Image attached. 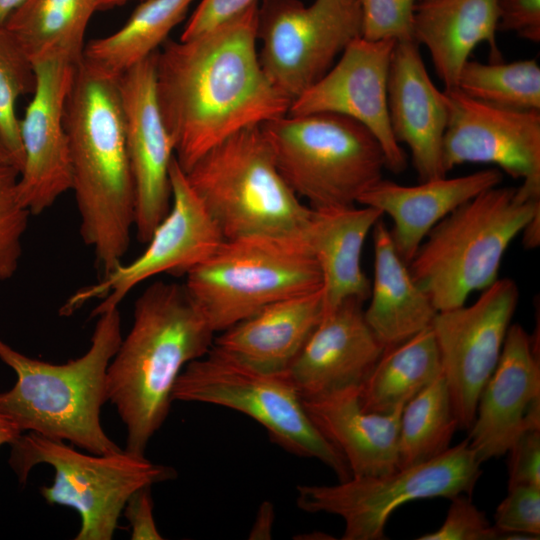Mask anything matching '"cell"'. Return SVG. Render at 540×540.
I'll return each mask as SVG.
<instances>
[{
	"label": "cell",
	"instance_id": "6da1fadb",
	"mask_svg": "<svg viewBox=\"0 0 540 540\" xmlns=\"http://www.w3.org/2000/svg\"><path fill=\"white\" fill-rule=\"evenodd\" d=\"M258 2L156 52L161 114L184 172L235 134L288 113L291 99L268 78L257 51Z\"/></svg>",
	"mask_w": 540,
	"mask_h": 540
},
{
	"label": "cell",
	"instance_id": "7a4b0ae2",
	"mask_svg": "<svg viewBox=\"0 0 540 540\" xmlns=\"http://www.w3.org/2000/svg\"><path fill=\"white\" fill-rule=\"evenodd\" d=\"M118 79L82 59L64 113L80 234L104 274L122 263L135 224Z\"/></svg>",
	"mask_w": 540,
	"mask_h": 540
},
{
	"label": "cell",
	"instance_id": "3957f363",
	"mask_svg": "<svg viewBox=\"0 0 540 540\" xmlns=\"http://www.w3.org/2000/svg\"><path fill=\"white\" fill-rule=\"evenodd\" d=\"M214 337L184 284L157 281L137 298L133 324L106 373L107 401L127 431L125 450L144 455L169 414L177 378Z\"/></svg>",
	"mask_w": 540,
	"mask_h": 540
},
{
	"label": "cell",
	"instance_id": "277c9868",
	"mask_svg": "<svg viewBox=\"0 0 540 540\" xmlns=\"http://www.w3.org/2000/svg\"><path fill=\"white\" fill-rule=\"evenodd\" d=\"M85 354L63 364L26 356L0 338V360L16 374L0 393V413L22 432H34L94 454L121 450L105 432L101 408L107 401L106 373L120 342L118 307L99 314Z\"/></svg>",
	"mask_w": 540,
	"mask_h": 540
},
{
	"label": "cell",
	"instance_id": "5b68a950",
	"mask_svg": "<svg viewBox=\"0 0 540 540\" xmlns=\"http://www.w3.org/2000/svg\"><path fill=\"white\" fill-rule=\"evenodd\" d=\"M538 214L540 198L520 187L487 189L431 229L408 264L410 273L437 311L462 306L498 279L507 248Z\"/></svg>",
	"mask_w": 540,
	"mask_h": 540
},
{
	"label": "cell",
	"instance_id": "8992f818",
	"mask_svg": "<svg viewBox=\"0 0 540 540\" xmlns=\"http://www.w3.org/2000/svg\"><path fill=\"white\" fill-rule=\"evenodd\" d=\"M185 174L225 240L306 234L313 209L280 174L260 126L231 135Z\"/></svg>",
	"mask_w": 540,
	"mask_h": 540
},
{
	"label": "cell",
	"instance_id": "52a82bcc",
	"mask_svg": "<svg viewBox=\"0 0 540 540\" xmlns=\"http://www.w3.org/2000/svg\"><path fill=\"white\" fill-rule=\"evenodd\" d=\"M185 276L186 289L215 334L272 303L322 287L306 234L224 240Z\"/></svg>",
	"mask_w": 540,
	"mask_h": 540
},
{
	"label": "cell",
	"instance_id": "ba28073f",
	"mask_svg": "<svg viewBox=\"0 0 540 540\" xmlns=\"http://www.w3.org/2000/svg\"><path fill=\"white\" fill-rule=\"evenodd\" d=\"M260 127L280 174L313 209L356 205L383 178L378 140L351 118L287 113Z\"/></svg>",
	"mask_w": 540,
	"mask_h": 540
},
{
	"label": "cell",
	"instance_id": "9c48e42d",
	"mask_svg": "<svg viewBox=\"0 0 540 540\" xmlns=\"http://www.w3.org/2000/svg\"><path fill=\"white\" fill-rule=\"evenodd\" d=\"M9 464L25 483L39 464L54 469L53 483L40 488L50 505L74 509L81 518L76 540H110L130 496L137 490L172 480L176 470L125 449L106 454L83 453L64 441L34 432L10 444Z\"/></svg>",
	"mask_w": 540,
	"mask_h": 540
},
{
	"label": "cell",
	"instance_id": "30bf717a",
	"mask_svg": "<svg viewBox=\"0 0 540 540\" xmlns=\"http://www.w3.org/2000/svg\"><path fill=\"white\" fill-rule=\"evenodd\" d=\"M172 399L241 412L263 426L287 452L322 462L339 481L351 477L344 457L311 421L287 372H261L211 347L185 366Z\"/></svg>",
	"mask_w": 540,
	"mask_h": 540
},
{
	"label": "cell",
	"instance_id": "8fae6325",
	"mask_svg": "<svg viewBox=\"0 0 540 540\" xmlns=\"http://www.w3.org/2000/svg\"><path fill=\"white\" fill-rule=\"evenodd\" d=\"M481 464L466 439L434 459L385 475L350 477L335 485H299L296 503L308 513L341 517L343 540H383L388 519L400 506L419 499L471 495Z\"/></svg>",
	"mask_w": 540,
	"mask_h": 540
},
{
	"label": "cell",
	"instance_id": "7c38bea8",
	"mask_svg": "<svg viewBox=\"0 0 540 540\" xmlns=\"http://www.w3.org/2000/svg\"><path fill=\"white\" fill-rule=\"evenodd\" d=\"M361 36L359 0H263L258 6L259 61L292 100L319 81Z\"/></svg>",
	"mask_w": 540,
	"mask_h": 540
},
{
	"label": "cell",
	"instance_id": "4fadbf2b",
	"mask_svg": "<svg viewBox=\"0 0 540 540\" xmlns=\"http://www.w3.org/2000/svg\"><path fill=\"white\" fill-rule=\"evenodd\" d=\"M171 206L154 229L145 250L133 261L117 265L97 283L80 288L59 310L69 316L93 299H102L92 317L117 308L137 285L163 274H183L205 261L225 240L205 206L173 159Z\"/></svg>",
	"mask_w": 540,
	"mask_h": 540
},
{
	"label": "cell",
	"instance_id": "5bb4252c",
	"mask_svg": "<svg viewBox=\"0 0 540 540\" xmlns=\"http://www.w3.org/2000/svg\"><path fill=\"white\" fill-rule=\"evenodd\" d=\"M482 291L469 306L438 311L431 325L459 429L468 430L474 421L520 295L509 278H498Z\"/></svg>",
	"mask_w": 540,
	"mask_h": 540
},
{
	"label": "cell",
	"instance_id": "9a60e30c",
	"mask_svg": "<svg viewBox=\"0 0 540 540\" xmlns=\"http://www.w3.org/2000/svg\"><path fill=\"white\" fill-rule=\"evenodd\" d=\"M448 122L442 141L447 173L464 163H489L521 179L520 188L540 198V111H519L444 90Z\"/></svg>",
	"mask_w": 540,
	"mask_h": 540
},
{
	"label": "cell",
	"instance_id": "2e32d148",
	"mask_svg": "<svg viewBox=\"0 0 540 540\" xmlns=\"http://www.w3.org/2000/svg\"><path fill=\"white\" fill-rule=\"evenodd\" d=\"M395 43L355 38L319 81L292 100L288 113H334L357 121L378 140L386 169L399 174L407 167V156L392 133L387 101Z\"/></svg>",
	"mask_w": 540,
	"mask_h": 540
},
{
	"label": "cell",
	"instance_id": "e0dca14e",
	"mask_svg": "<svg viewBox=\"0 0 540 540\" xmlns=\"http://www.w3.org/2000/svg\"><path fill=\"white\" fill-rule=\"evenodd\" d=\"M77 65L64 58L33 64L35 89L20 118L24 162L18 181L20 199L31 215L46 211L71 190L64 113Z\"/></svg>",
	"mask_w": 540,
	"mask_h": 540
},
{
	"label": "cell",
	"instance_id": "ac0fdd59",
	"mask_svg": "<svg viewBox=\"0 0 540 540\" xmlns=\"http://www.w3.org/2000/svg\"><path fill=\"white\" fill-rule=\"evenodd\" d=\"M156 52L119 79L126 145L135 190L137 239L147 243L171 206L174 145L156 92Z\"/></svg>",
	"mask_w": 540,
	"mask_h": 540
},
{
	"label": "cell",
	"instance_id": "d6986e66",
	"mask_svg": "<svg viewBox=\"0 0 540 540\" xmlns=\"http://www.w3.org/2000/svg\"><path fill=\"white\" fill-rule=\"evenodd\" d=\"M536 428H540L539 351L535 338L513 324L481 391L467 439L484 463L506 454L521 433Z\"/></svg>",
	"mask_w": 540,
	"mask_h": 540
},
{
	"label": "cell",
	"instance_id": "ffe728a7",
	"mask_svg": "<svg viewBox=\"0 0 540 540\" xmlns=\"http://www.w3.org/2000/svg\"><path fill=\"white\" fill-rule=\"evenodd\" d=\"M384 349L365 319L363 302L346 300L323 315L287 375L302 399L360 387Z\"/></svg>",
	"mask_w": 540,
	"mask_h": 540
},
{
	"label": "cell",
	"instance_id": "44dd1931",
	"mask_svg": "<svg viewBox=\"0 0 540 540\" xmlns=\"http://www.w3.org/2000/svg\"><path fill=\"white\" fill-rule=\"evenodd\" d=\"M387 101L392 133L399 144L409 148L419 180L446 176L442 165L448 122L446 95L432 82L414 40L395 43Z\"/></svg>",
	"mask_w": 540,
	"mask_h": 540
},
{
	"label": "cell",
	"instance_id": "7402d4cb",
	"mask_svg": "<svg viewBox=\"0 0 540 540\" xmlns=\"http://www.w3.org/2000/svg\"><path fill=\"white\" fill-rule=\"evenodd\" d=\"M502 179L498 168L454 178L443 176L413 186L382 178L360 197L358 204L378 209L391 218L395 248L409 264L437 223L480 193L500 185Z\"/></svg>",
	"mask_w": 540,
	"mask_h": 540
},
{
	"label": "cell",
	"instance_id": "603a6c76",
	"mask_svg": "<svg viewBox=\"0 0 540 540\" xmlns=\"http://www.w3.org/2000/svg\"><path fill=\"white\" fill-rule=\"evenodd\" d=\"M322 287L272 303L214 337L212 347L265 373L288 371L323 317Z\"/></svg>",
	"mask_w": 540,
	"mask_h": 540
},
{
	"label": "cell",
	"instance_id": "cb8c5ba5",
	"mask_svg": "<svg viewBox=\"0 0 540 540\" xmlns=\"http://www.w3.org/2000/svg\"><path fill=\"white\" fill-rule=\"evenodd\" d=\"M359 388L302 399L319 432L344 457L351 477L380 476L398 469L402 409L388 414L365 411Z\"/></svg>",
	"mask_w": 540,
	"mask_h": 540
},
{
	"label": "cell",
	"instance_id": "d4e9b609",
	"mask_svg": "<svg viewBox=\"0 0 540 540\" xmlns=\"http://www.w3.org/2000/svg\"><path fill=\"white\" fill-rule=\"evenodd\" d=\"M313 209L306 237L322 277L323 315L346 300L365 302L371 281L361 266L368 233L383 214L361 205Z\"/></svg>",
	"mask_w": 540,
	"mask_h": 540
},
{
	"label": "cell",
	"instance_id": "484cf974",
	"mask_svg": "<svg viewBox=\"0 0 540 540\" xmlns=\"http://www.w3.org/2000/svg\"><path fill=\"white\" fill-rule=\"evenodd\" d=\"M497 0H420L415 8L413 40L423 44L445 89L457 87L473 50L489 46L490 62L501 61L497 45Z\"/></svg>",
	"mask_w": 540,
	"mask_h": 540
},
{
	"label": "cell",
	"instance_id": "4316f807",
	"mask_svg": "<svg viewBox=\"0 0 540 540\" xmlns=\"http://www.w3.org/2000/svg\"><path fill=\"white\" fill-rule=\"evenodd\" d=\"M374 274L365 319L385 348L430 328L437 310L414 281L380 219L373 227Z\"/></svg>",
	"mask_w": 540,
	"mask_h": 540
},
{
	"label": "cell",
	"instance_id": "83f0119b",
	"mask_svg": "<svg viewBox=\"0 0 540 540\" xmlns=\"http://www.w3.org/2000/svg\"><path fill=\"white\" fill-rule=\"evenodd\" d=\"M95 0H24L4 27L31 62L64 58L79 64Z\"/></svg>",
	"mask_w": 540,
	"mask_h": 540
},
{
	"label": "cell",
	"instance_id": "f1b7e54d",
	"mask_svg": "<svg viewBox=\"0 0 540 540\" xmlns=\"http://www.w3.org/2000/svg\"><path fill=\"white\" fill-rule=\"evenodd\" d=\"M440 375V353L430 327L384 349L359 388L360 404L368 412H394L403 408Z\"/></svg>",
	"mask_w": 540,
	"mask_h": 540
},
{
	"label": "cell",
	"instance_id": "f546056e",
	"mask_svg": "<svg viewBox=\"0 0 540 540\" xmlns=\"http://www.w3.org/2000/svg\"><path fill=\"white\" fill-rule=\"evenodd\" d=\"M194 0H143L126 23L112 34L85 44L83 60L119 78L164 44Z\"/></svg>",
	"mask_w": 540,
	"mask_h": 540
},
{
	"label": "cell",
	"instance_id": "4dcf8cb0",
	"mask_svg": "<svg viewBox=\"0 0 540 540\" xmlns=\"http://www.w3.org/2000/svg\"><path fill=\"white\" fill-rule=\"evenodd\" d=\"M458 422L446 380L440 375L402 409L398 469L429 461L450 448Z\"/></svg>",
	"mask_w": 540,
	"mask_h": 540
},
{
	"label": "cell",
	"instance_id": "1f68e13d",
	"mask_svg": "<svg viewBox=\"0 0 540 540\" xmlns=\"http://www.w3.org/2000/svg\"><path fill=\"white\" fill-rule=\"evenodd\" d=\"M456 88L493 106L540 111V66L535 59L489 63L469 59L459 74Z\"/></svg>",
	"mask_w": 540,
	"mask_h": 540
},
{
	"label": "cell",
	"instance_id": "d6a6232c",
	"mask_svg": "<svg viewBox=\"0 0 540 540\" xmlns=\"http://www.w3.org/2000/svg\"><path fill=\"white\" fill-rule=\"evenodd\" d=\"M35 81L33 63L6 28L0 26V140L19 174L24 156L16 103L20 96L33 93Z\"/></svg>",
	"mask_w": 540,
	"mask_h": 540
},
{
	"label": "cell",
	"instance_id": "836d02e7",
	"mask_svg": "<svg viewBox=\"0 0 540 540\" xmlns=\"http://www.w3.org/2000/svg\"><path fill=\"white\" fill-rule=\"evenodd\" d=\"M18 181L19 171L0 162V282L12 278L18 269L31 215L20 199Z\"/></svg>",
	"mask_w": 540,
	"mask_h": 540
},
{
	"label": "cell",
	"instance_id": "e575fe53",
	"mask_svg": "<svg viewBox=\"0 0 540 540\" xmlns=\"http://www.w3.org/2000/svg\"><path fill=\"white\" fill-rule=\"evenodd\" d=\"M420 0H359L361 36L368 40H413L415 8Z\"/></svg>",
	"mask_w": 540,
	"mask_h": 540
},
{
	"label": "cell",
	"instance_id": "d590c367",
	"mask_svg": "<svg viewBox=\"0 0 540 540\" xmlns=\"http://www.w3.org/2000/svg\"><path fill=\"white\" fill-rule=\"evenodd\" d=\"M494 527L501 539L508 534H522L531 539L540 535V487L517 485L508 487L507 496L494 513Z\"/></svg>",
	"mask_w": 540,
	"mask_h": 540
},
{
	"label": "cell",
	"instance_id": "8d00e7d4",
	"mask_svg": "<svg viewBox=\"0 0 540 540\" xmlns=\"http://www.w3.org/2000/svg\"><path fill=\"white\" fill-rule=\"evenodd\" d=\"M501 533L483 511L472 502L471 495L458 494L450 498L443 524L435 531L423 534L418 540H495Z\"/></svg>",
	"mask_w": 540,
	"mask_h": 540
},
{
	"label": "cell",
	"instance_id": "74e56055",
	"mask_svg": "<svg viewBox=\"0 0 540 540\" xmlns=\"http://www.w3.org/2000/svg\"><path fill=\"white\" fill-rule=\"evenodd\" d=\"M508 487H540V428L521 433L508 449Z\"/></svg>",
	"mask_w": 540,
	"mask_h": 540
},
{
	"label": "cell",
	"instance_id": "f35d334b",
	"mask_svg": "<svg viewBox=\"0 0 540 540\" xmlns=\"http://www.w3.org/2000/svg\"><path fill=\"white\" fill-rule=\"evenodd\" d=\"M498 30L540 42V0H497Z\"/></svg>",
	"mask_w": 540,
	"mask_h": 540
},
{
	"label": "cell",
	"instance_id": "ab89813d",
	"mask_svg": "<svg viewBox=\"0 0 540 540\" xmlns=\"http://www.w3.org/2000/svg\"><path fill=\"white\" fill-rule=\"evenodd\" d=\"M259 0H201L187 21L180 40H188L232 18Z\"/></svg>",
	"mask_w": 540,
	"mask_h": 540
},
{
	"label": "cell",
	"instance_id": "60d3db41",
	"mask_svg": "<svg viewBox=\"0 0 540 540\" xmlns=\"http://www.w3.org/2000/svg\"><path fill=\"white\" fill-rule=\"evenodd\" d=\"M151 486L134 492L128 499L123 514L129 522L132 540H161V533L153 516Z\"/></svg>",
	"mask_w": 540,
	"mask_h": 540
},
{
	"label": "cell",
	"instance_id": "b9f144b4",
	"mask_svg": "<svg viewBox=\"0 0 540 540\" xmlns=\"http://www.w3.org/2000/svg\"><path fill=\"white\" fill-rule=\"evenodd\" d=\"M274 522V508L272 503L264 501L257 512L249 539H270Z\"/></svg>",
	"mask_w": 540,
	"mask_h": 540
},
{
	"label": "cell",
	"instance_id": "7bdbcfd3",
	"mask_svg": "<svg viewBox=\"0 0 540 540\" xmlns=\"http://www.w3.org/2000/svg\"><path fill=\"white\" fill-rule=\"evenodd\" d=\"M23 432L8 417L0 413V447L13 443Z\"/></svg>",
	"mask_w": 540,
	"mask_h": 540
},
{
	"label": "cell",
	"instance_id": "ee69618b",
	"mask_svg": "<svg viewBox=\"0 0 540 540\" xmlns=\"http://www.w3.org/2000/svg\"><path fill=\"white\" fill-rule=\"evenodd\" d=\"M523 233V243L526 248H535L540 242V214L536 215L526 225Z\"/></svg>",
	"mask_w": 540,
	"mask_h": 540
},
{
	"label": "cell",
	"instance_id": "f6af8a7d",
	"mask_svg": "<svg viewBox=\"0 0 540 540\" xmlns=\"http://www.w3.org/2000/svg\"><path fill=\"white\" fill-rule=\"evenodd\" d=\"M24 0H0V26Z\"/></svg>",
	"mask_w": 540,
	"mask_h": 540
},
{
	"label": "cell",
	"instance_id": "bcb514c9",
	"mask_svg": "<svg viewBox=\"0 0 540 540\" xmlns=\"http://www.w3.org/2000/svg\"><path fill=\"white\" fill-rule=\"evenodd\" d=\"M128 1H131V0H95L98 10L99 9L111 8L113 6L122 5V4H125ZM140 1H143V0H140Z\"/></svg>",
	"mask_w": 540,
	"mask_h": 540
},
{
	"label": "cell",
	"instance_id": "7dc6e473",
	"mask_svg": "<svg viewBox=\"0 0 540 540\" xmlns=\"http://www.w3.org/2000/svg\"><path fill=\"white\" fill-rule=\"evenodd\" d=\"M0 162L12 164L9 154L0 140Z\"/></svg>",
	"mask_w": 540,
	"mask_h": 540
}]
</instances>
